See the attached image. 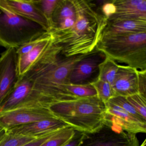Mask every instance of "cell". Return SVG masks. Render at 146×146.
<instances>
[{
	"label": "cell",
	"mask_w": 146,
	"mask_h": 146,
	"mask_svg": "<svg viewBox=\"0 0 146 146\" xmlns=\"http://www.w3.org/2000/svg\"><path fill=\"white\" fill-rule=\"evenodd\" d=\"M76 22L70 29L50 34L54 44L60 46L65 58L87 54L96 49L108 19L95 9L91 1L72 0Z\"/></svg>",
	"instance_id": "1"
},
{
	"label": "cell",
	"mask_w": 146,
	"mask_h": 146,
	"mask_svg": "<svg viewBox=\"0 0 146 146\" xmlns=\"http://www.w3.org/2000/svg\"><path fill=\"white\" fill-rule=\"evenodd\" d=\"M56 117L75 130H95L105 120L106 107L97 97L82 98L54 103L48 108Z\"/></svg>",
	"instance_id": "2"
},
{
	"label": "cell",
	"mask_w": 146,
	"mask_h": 146,
	"mask_svg": "<svg viewBox=\"0 0 146 146\" xmlns=\"http://www.w3.org/2000/svg\"><path fill=\"white\" fill-rule=\"evenodd\" d=\"M96 49L114 61L138 71H146V32L102 35Z\"/></svg>",
	"instance_id": "3"
},
{
	"label": "cell",
	"mask_w": 146,
	"mask_h": 146,
	"mask_svg": "<svg viewBox=\"0 0 146 146\" xmlns=\"http://www.w3.org/2000/svg\"><path fill=\"white\" fill-rule=\"evenodd\" d=\"M47 33L41 25L13 12L1 0L0 46L17 49Z\"/></svg>",
	"instance_id": "4"
},
{
	"label": "cell",
	"mask_w": 146,
	"mask_h": 146,
	"mask_svg": "<svg viewBox=\"0 0 146 146\" xmlns=\"http://www.w3.org/2000/svg\"><path fill=\"white\" fill-rule=\"evenodd\" d=\"M78 146H139L136 134L127 132L112 120L105 119L100 127L84 132Z\"/></svg>",
	"instance_id": "5"
},
{
	"label": "cell",
	"mask_w": 146,
	"mask_h": 146,
	"mask_svg": "<svg viewBox=\"0 0 146 146\" xmlns=\"http://www.w3.org/2000/svg\"><path fill=\"white\" fill-rule=\"evenodd\" d=\"M56 117L48 108L20 107L0 111V127L5 129Z\"/></svg>",
	"instance_id": "6"
},
{
	"label": "cell",
	"mask_w": 146,
	"mask_h": 146,
	"mask_svg": "<svg viewBox=\"0 0 146 146\" xmlns=\"http://www.w3.org/2000/svg\"><path fill=\"white\" fill-rule=\"evenodd\" d=\"M16 49L9 48L0 57V106L18 80Z\"/></svg>",
	"instance_id": "7"
},
{
	"label": "cell",
	"mask_w": 146,
	"mask_h": 146,
	"mask_svg": "<svg viewBox=\"0 0 146 146\" xmlns=\"http://www.w3.org/2000/svg\"><path fill=\"white\" fill-rule=\"evenodd\" d=\"M106 56L102 52L96 49L86 55L74 66L68 77V84H87L100 65L106 59Z\"/></svg>",
	"instance_id": "8"
},
{
	"label": "cell",
	"mask_w": 146,
	"mask_h": 146,
	"mask_svg": "<svg viewBox=\"0 0 146 146\" xmlns=\"http://www.w3.org/2000/svg\"><path fill=\"white\" fill-rule=\"evenodd\" d=\"M105 104L106 107L105 118L112 120L127 132L135 134L146 133V122L109 101Z\"/></svg>",
	"instance_id": "9"
},
{
	"label": "cell",
	"mask_w": 146,
	"mask_h": 146,
	"mask_svg": "<svg viewBox=\"0 0 146 146\" xmlns=\"http://www.w3.org/2000/svg\"><path fill=\"white\" fill-rule=\"evenodd\" d=\"M114 97H127L139 94L138 70L128 66L119 65V69L111 85Z\"/></svg>",
	"instance_id": "10"
},
{
	"label": "cell",
	"mask_w": 146,
	"mask_h": 146,
	"mask_svg": "<svg viewBox=\"0 0 146 146\" xmlns=\"http://www.w3.org/2000/svg\"><path fill=\"white\" fill-rule=\"evenodd\" d=\"M68 127L70 126L58 118L54 117L17 126L7 131L26 136L40 137Z\"/></svg>",
	"instance_id": "11"
},
{
	"label": "cell",
	"mask_w": 146,
	"mask_h": 146,
	"mask_svg": "<svg viewBox=\"0 0 146 146\" xmlns=\"http://www.w3.org/2000/svg\"><path fill=\"white\" fill-rule=\"evenodd\" d=\"M117 12L108 23L126 20L146 21V0H114Z\"/></svg>",
	"instance_id": "12"
},
{
	"label": "cell",
	"mask_w": 146,
	"mask_h": 146,
	"mask_svg": "<svg viewBox=\"0 0 146 146\" xmlns=\"http://www.w3.org/2000/svg\"><path fill=\"white\" fill-rule=\"evenodd\" d=\"M3 1L13 12L40 25L48 33L50 29L49 23L36 6L33 0H3Z\"/></svg>",
	"instance_id": "13"
},
{
	"label": "cell",
	"mask_w": 146,
	"mask_h": 146,
	"mask_svg": "<svg viewBox=\"0 0 146 146\" xmlns=\"http://www.w3.org/2000/svg\"><path fill=\"white\" fill-rule=\"evenodd\" d=\"M52 41V36L47 33L31 51L25 54L17 56V71L18 78L26 73L31 65L42 54Z\"/></svg>",
	"instance_id": "14"
},
{
	"label": "cell",
	"mask_w": 146,
	"mask_h": 146,
	"mask_svg": "<svg viewBox=\"0 0 146 146\" xmlns=\"http://www.w3.org/2000/svg\"><path fill=\"white\" fill-rule=\"evenodd\" d=\"M146 32V21L126 20L108 23L102 35H117Z\"/></svg>",
	"instance_id": "15"
},
{
	"label": "cell",
	"mask_w": 146,
	"mask_h": 146,
	"mask_svg": "<svg viewBox=\"0 0 146 146\" xmlns=\"http://www.w3.org/2000/svg\"><path fill=\"white\" fill-rule=\"evenodd\" d=\"M76 17V9L72 1L58 0L52 16L50 30L52 27L65 19Z\"/></svg>",
	"instance_id": "16"
},
{
	"label": "cell",
	"mask_w": 146,
	"mask_h": 146,
	"mask_svg": "<svg viewBox=\"0 0 146 146\" xmlns=\"http://www.w3.org/2000/svg\"><path fill=\"white\" fill-rule=\"evenodd\" d=\"M119 69V64L111 59L107 57L99 67L97 78L112 84Z\"/></svg>",
	"instance_id": "17"
},
{
	"label": "cell",
	"mask_w": 146,
	"mask_h": 146,
	"mask_svg": "<svg viewBox=\"0 0 146 146\" xmlns=\"http://www.w3.org/2000/svg\"><path fill=\"white\" fill-rule=\"evenodd\" d=\"M75 130L71 127L61 129L40 146H62L74 136Z\"/></svg>",
	"instance_id": "18"
},
{
	"label": "cell",
	"mask_w": 146,
	"mask_h": 146,
	"mask_svg": "<svg viewBox=\"0 0 146 146\" xmlns=\"http://www.w3.org/2000/svg\"><path fill=\"white\" fill-rule=\"evenodd\" d=\"M40 137L26 136L17 135L10 133L6 130L5 133L0 137V146H22Z\"/></svg>",
	"instance_id": "19"
},
{
	"label": "cell",
	"mask_w": 146,
	"mask_h": 146,
	"mask_svg": "<svg viewBox=\"0 0 146 146\" xmlns=\"http://www.w3.org/2000/svg\"><path fill=\"white\" fill-rule=\"evenodd\" d=\"M90 84L95 89L97 97L105 104L111 98L114 97V93L111 86L108 82L101 80L97 78Z\"/></svg>",
	"instance_id": "20"
},
{
	"label": "cell",
	"mask_w": 146,
	"mask_h": 146,
	"mask_svg": "<svg viewBox=\"0 0 146 146\" xmlns=\"http://www.w3.org/2000/svg\"><path fill=\"white\" fill-rule=\"evenodd\" d=\"M69 92L77 99L97 97L96 90L90 84H68Z\"/></svg>",
	"instance_id": "21"
},
{
	"label": "cell",
	"mask_w": 146,
	"mask_h": 146,
	"mask_svg": "<svg viewBox=\"0 0 146 146\" xmlns=\"http://www.w3.org/2000/svg\"><path fill=\"white\" fill-rule=\"evenodd\" d=\"M33 2L47 20L50 28L52 16L58 0H33Z\"/></svg>",
	"instance_id": "22"
},
{
	"label": "cell",
	"mask_w": 146,
	"mask_h": 146,
	"mask_svg": "<svg viewBox=\"0 0 146 146\" xmlns=\"http://www.w3.org/2000/svg\"><path fill=\"white\" fill-rule=\"evenodd\" d=\"M125 98L137 113L146 120V97L137 94Z\"/></svg>",
	"instance_id": "23"
},
{
	"label": "cell",
	"mask_w": 146,
	"mask_h": 146,
	"mask_svg": "<svg viewBox=\"0 0 146 146\" xmlns=\"http://www.w3.org/2000/svg\"><path fill=\"white\" fill-rule=\"evenodd\" d=\"M108 101L116 106H118L119 107L123 109L126 111L136 117L146 122V120L144 119L139 113L136 110L131 106V104L127 100L125 97L121 96H117L111 98Z\"/></svg>",
	"instance_id": "24"
},
{
	"label": "cell",
	"mask_w": 146,
	"mask_h": 146,
	"mask_svg": "<svg viewBox=\"0 0 146 146\" xmlns=\"http://www.w3.org/2000/svg\"><path fill=\"white\" fill-rule=\"evenodd\" d=\"M102 5L101 11L102 15L108 19L114 15L117 12V7L113 1H104Z\"/></svg>",
	"instance_id": "25"
},
{
	"label": "cell",
	"mask_w": 146,
	"mask_h": 146,
	"mask_svg": "<svg viewBox=\"0 0 146 146\" xmlns=\"http://www.w3.org/2000/svg\"><path fill=\"white\" fill-rule=\"evenodd\" d=\"M45 35L42 36L41 37L38 38V39H36V40L32 41L25 43L24 45L16 49V53H17V55L19 56V55H23V54H27V53L31 51L40 42L42 37Z\"/></svg>",
	"instance_id": "26"
},
{
	"label": "cell",
	"mask_w": 146,
	"mask_h": 146,
	"mask_svg": "<svg viewBox=\"0 0 146 146\" xmlns=\"http://www.w3.org/2000/svg\"><path fill=\"white\" fill-rule=\"evenodd\" d=\"M146 71H138L139 94L146 97Z\"/></svg>",
	"instance_id": "27"
},
{
	"label": "cell",
	"mask_w": 146,
	"mask_h": 146,
	"mask_svg": "<svg viewBox=\"0 0 146 146\" xmlns=\"http://www.w3.org/2000/svg\"><path fill=\"white\" fill-rule=\"evenodd\" d=\"M59 131V130L54 131V132H51V133L43 135L40 137L37 138L36 140L30 142L29 143H26V144H25V145L22 146H40L42 144H43L45 142L47 141L53 135L56 134Z\"/></svg>",
	"instance_id": "28"
},
{
	"label": "cell",
	"mask_w": 146,
	"mask_h": 146,
	"mask_svg": "<svg viewBox=\"0 0 146 146\" xmlns=\"http://www.w3.org/2000/svg\"><path fill=\"white\" fill-rule=\"evenodd\" d=\"M84 132L75 130L73 137L66 143L62 146H78L83 136Z\"/></svg>",
	"instance_id": "29"
},
{
	"label": "cell",
	"mask_w": 146,
	"mask_h": 146,
	"mask_svg": "<svg viewBox=\"0 0 146 146\" xmlns=\"http://www.w3.org/2000/svg\"><path fill=\"white\" fill-rule=\"evenodd\" d=\"M6 131V130L0 127V137L2 136L5 133Z\"/></svg>",
	"instance_id": "30"
},
{
	"label": "cell",
	"mask_w": 146,
	"mask_h": 146,
	"mask_svg": "<svg viewBox=\"0 0 146 146\" xmlns=\"http://www.w3.org/2000/svg\"><path fill=\"white\" fill-rule=\"evenodd\" d=\"M140 146H146V140L145 139L143 143Z\"/></svg>",
	"instance_id": "31"
},
{
	"label": "cell",
	"mask_w": 146,
	"mask_h": 146,
	"mask_svg": "<svg viewBox=\"0 0 146 146\" xmlns=\"http://www.w3.org/2000/svg\"><path fill=\"white\" fill-rule=\"evenodd\" d=\"M0 3H1V0H0Z\"/></svg>",
	"instance_id": "32"
}]
</instances>
